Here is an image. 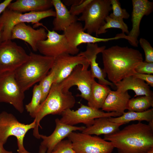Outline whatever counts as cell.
I'll use <instances>...</instances> for the list:
<instances>
[{
	"label": "cell",
	"instance_id": "1",
	"mask_svg": "<svg viewBox=\"0 0 153 153\" xmlns=\"http://www.w3.org/2000/svg\"><path fill=\"white\" fill-rule=\"evenodd\" d=\"M101 53L103 71L114 84L133 75L136 73V67L143 61L139 50L128 46H113L105 49Z\"/></svg>",
	"mask_w": 153,
	"mask_h": 153
},
{
	"label": "cell",
	"instance_id": "2",
	"mask_svg": "<svg viewBox=\"0 0 153 153\" xmlns=\"http://www.w3.org/2000/svg\"><path fill=\"white\" fill-rule=\"evenodd\" d=\"M103 139L111 143L118 153H144L153 149V127L139 122Z\"/></svg>",
	"mask_w": 153,
	"mask_h": 153
},
{
	"label": "cell",
	"instance_id": "3",
	"mask_svg": "<svg viewBox=\"0 0 153 153\" xmlns=\"http://www.w3.org/2000/svg\"><path fill=\"white\" fill-rule=\"evenodd\" d=\"M29 58L14 71L16 80L24 92L49 73L54 58L31 52Z\"/></svg>",
	"mask_w": 153,
	"mask_h": 153
},
{
	"label": "cell",
	"instance_id": "4",
	"mask_svg": "<svg viewBox=\"0 0 153 153\" xmlns=\"http://www.w3.org/2000/svg\"><path fill=\"white\" fill-rule=\"evenodd\" d=\"M75 103V98L71 92L63 91L58 83H54L48 95L41 103L36 113L33 135L37 139H40L39 127L41 126L40 122L44 117L50 114L61 115L65 110L73 107Z\"/></svg>",
	"mask_w": 153,
	"mask_h": 153
},
{
	"label": "cell",
	"instance_id": "5",
	"mask_svg": "<svg viewBox=\"0 0 153 153\" xmlns=\"http://www.w3.org/2000/svg\"><path fill=\"white\" fill-rule=\"evenodd\" d=\"M56 12L52 8L41 12H30L22 14L7 8L0 16V24L3 26L2 42L11 40L12 30L14 26L21 23H31L35 27L43 26L39 22L50 17H55Z\"/></svg>",
	"mask_w": 153,
	"mask_h": 153
},
{
	"label": "cell",
	"instance_id": "6",
	"mask_svg": "<svg viewBox=\"0 0 153 153\" xmlns=\"http://www.w3.org/2000/svg\"><path fill=\"white\" fill-rule=\"evenodd\" d=\"M112 10L110 0H92L78 20L84 21V30L91 35L97 33L105 22V19Z\"/></svg>",
	"mask_w": 153,
	"mask_h": 153
},
{
	"label": "cell",
	"instance_id": "7",
	"mask_svg": "<svg viewBox=\"0 0 153 153\" xmlns=\"http://www.w3.org/2000/svg\"><path fill=\"white\" fill-rule=\"evenodd\" d=\"M35 127L34 120L30 124H25L19 122L12 114L2 111L0 113V143L4 144L9 137L14 136L17 139L18 151L23 150L25 135Z\"/></svg>",
	"mask_w": 153,
	"mask_h": 153
},
{
	"label": "cell",
	"instance_id": "8",
	"mask_svg": "<svg viewBox=\"0 0 153 153\" xmlns=\"http://www.w3.org/2000/svg\"><path fill=\"white\" fill-rule=\"evenodd\" d=\"M24 98V92L16 80L14 71L0 72V102L11 104L22 113Z\"/></svg>",
	"mask_w": 153,
	"mask_h": 153
},
{
	"label": "cell",
	"instance_id": "9",
	"mask_svg": "<svg viewBox=\"0 0 153 153\" xmlns=\"http://www.w3.org/2000/svg\"><path fill=\"white\" fill-rule=\"evenodd\" d=\"M67 137L75 153H111L114 148L111 143L97 136L73 131Z\"/></svg>",
	"mask_w": 153,
	"mask_h": 153
},
{
	"label": "cell",
	"instance_id": "10",
	"mask_svg": "<svg viewBox=\"0 0 153 153\" xmlns=\"http://www.w3.org/2000/svg\"><path fill=\"white\" fill-rule=\"evenodd\" d=\"M61 115V117L60 120L62 123L72 126L82 123L87 127L93 124L95 119L103 117H115L122 115L114 112H105L99 109L81 104L80 107L77 110L68 109Z\"/></svg>",
	"mask_w": 153,
	"mask_h": 153
},
{
	"label": "cell",
	"instance_id": "11",
	"mask_svg": "<svg viewBox=\"0 0 153 153\" xmlns=\"http://www.w3.org/2000/svg\"><path fill=\"white\" fill-rule=\"evenodd\" d=\"M89 66L81 65L76 66L67 77L58 83L62 90L65 92H68L72 87L77 86V89L80 93L78 96L88 101L93 81L95 79L90 70H88Z\"/></svg>",
	"mask_w": 153,
	"mask_h": 153
},
{
	"label": "cell",
	"instance_id": "12",
	"mask_svg": "<svg viewBox=\"0 0 153 153\" xmlns=\"http://www.w3.org/2000/svg\"><path fill=\"white\" fill-rule=\"evenodd\" d=\"M45 28L48 31L47 38L39 41L37 44V50L42 55L55 58L65 53L73 55L78 54L79 48L72 47L63 34H59L53 30L51 31Z\"/></svg>",
	"mask_w": 153,
	"mask_h": 153
},
{
	"label": "cell",
	"instance_id": "13",
	"mask_svg": "<svg viewBox=\"0 0 153 153\" xmlns=\"http://www.w3.org/2000/svg\"><path fill=\"white\" fill-rule=\"evenodd\" d=\"M30 58L21 46L11 40L0 45V72L14 71Z\"/></svg>",
	"mask_w": 153,
	"mask_h": 153
},
{
	"label": "cell",
	"instance_id": "14",
	"mask_svg": "<svg viewBox=\"0 0 153 153\" xmlns=\"http://www.w3.org/2000/svg\"><path fill=\"white\" fill-rule=\"evenodd\" d=\"M79 65H90L84 57L78 54L73 55L65 53L54 58L50 70L54 73V83H59L64 80Z\"/></svg>",
	"mask_w": 153,
	"mask_h": 153
},
{
	"label": "cell",
	"instance_id": "15",
	"mask_svg": "<svg viewBox=\"0 0 153 153\" xmlns=\"http://www.w3.org/2000/svg\"><path fill=\"white\" fill-rule=\"evenodd\" d=\"M63 31V34L69 44L75 49L78 48V46L83 43H95L126 38L125 35L122 33L117 34L115 37L109 38L94 37L85 32L82 24L78 22L71 24Z\"/></svg>",
	"mask_w": 153,
	"mask_h": 153
},
{
	"label": "cell",
	"instance_id": "16",
	"mask_svg": "<svg viewBox=\"0 0 153 153\" xmlns=\"http://www.w3.org/2000/svg\"><path fill=\"white\" fill-rule=\"evenodd\" d=\"M133 10L131 20L132 28L127 36L128 42L131 45L137 47L138 38L140 33L139 27L141 20L145 15L152 12L153 9L152 2L148 0H132Z\"/></svg>",
	"mask_w": 153,
	"mask_h": 153
},
{
	"label": "cell",
	"instance_id": "17",
	"mask_svg": "<svg viewBox=\"0 0 153 153\" xmlns=\"http://www.w3.org/2000/svg\"><path fill=\"white\" fill-rule=\"evenodd\" d=\"M44 27L35 29L24 23H19L13 27L10 39H18L24 41L30 46L34 51L36 52L38 42L47 38V33Z\"/></svg>",
	"mask_w": 153,
	"mask_h": 153
},
{
	"label": "cell",
	"instance_id": "18",
	"mask_svg": "<svg viewBox=\"0 0 153 153\" xmlns=\"http://www.w3.org/2000/svg\"><path fill=\"white\" fill-rule=\"evenodd\" d=\"M105 48V46H99L97 43H88L87 44L86 50L80 52L78 54L84 57L89 62L92 75L94 78L98 79L99 83L113 87L115 86L114 84L105 79L106 74L96 62L97 54Z\"/></svg>",
	"mask_w": 153,
	"mask_h": 153
},
{
	"label": "cell",
	"instance_id": "19",
	"mask_svg": "<svg viewBox=\"0 0 153 153\" xmlns=\"http://www.w3.org/2000/svg\"><path fill=\"white\" fill-rule=\"evenodd\" d=\"M56 127L53 132L50 135L46 136L40 134V138L42 140L41 145L47 149L46 153H50L55 146L74 131H82L84 126H76L66 124L62 123L58 118L55 120Z\"/></svg>",
	"mask_w": 153,
	"mask_h": 153
},
{
	"label": "cell",
	"instance_id": "20",
	"mask_svg": "<svg viewBox=\"0 0 153 153\" xmlns=\"http://www.w3.org/2000/svg\"><path fill=\"white\" fill-rule=\"evenodd\" d=\"M131 97L128 91L124 92L110 90L101 108L107 112H116L122 115L127 109Z\"/></svg>",
	"mask_w": 153,
	"mask_h": 153
},
{
	"label": "cell",
	"instance_id": "21",
	"mask_svg": "<svg viewBox=\"0 0 153 153\" xmlns=\"http://www.w3.org/2000/svg\"><path fill=\"white\" fill-rule=\"evenodd\" d=\"M56 16L53 21V30L63 31L72 24L77 22V16L71 14L60 0H52Z\"/></svg>",
	"mask_w": 153,
	"mask_h": 153
},
{
	"label": "cell",
	"instance_id": "22",
	"mask_svg": "<svg viewBox=\"0 0 153 153\" xmlns=\"http://www.w3.org/2000/svg\"><path fill=\"white\" fill-rule=\"evenodd\" d=\"M116 90L126 92L129 90L134 91L135 97L141 95L153 96V93L150 86L144 81L133 75L126 77L114 84Z\"/></svg>",
	"mask_w": 153,
	"mask_h": 153
},
{
	"label": "cell",
	"instance_id": "23",
	"mask_svg": "<svg viewBox=\"0 0 153 153\" xmlns=\"http://www.w3.org/2000/svg\"><path fill=\"white\" fill-rule=\"evenodd\" d=\"M52 6V0H17L11 3L7 8L22 13L46 11Z\"/></svg>",
	"mask_w": 153,
	"mask_h": 153
},
{
	"label": "cell",
	"instance_id": "24",
	"mask_svg": "<svg viewBox=\"0 0 153 153\" xmlns=\"http://www.w3.org/2000/svg\"><path fill=\"white\" fill-rule=\"evenodd\" d=\"M124 124L111 122L109 120V117H101L95 119L93 124L89 127H86L82 133L97 136L103 134L110 135L118 131L120 127Z\"/></svg>",
	"mask_w": 153,
	"mask_h": 153
},
{
	"label": "cell",
	"instance_id": "25",
	"mask_svg": "<svg viewBox=\"0 0 153 153\" xmlns=\"http://www.w3.org/2000/svg\"><path fill=\"white\" fill-rule=\"evenodd\" d=\"M110 90L107 85L98 83L94 79L88 106L97 109L101 108Z\"/></svg>",
	"mask_w": 153,
	"mask_h": 153
},
{
	"label": "cell",
	"instance_id": "26",
	"mask_svg": "<svg viewBox=\"0 0 153 153\" xmlns=\"http://www.w3.org/2000/svg\"><path fill=\"white\" fill-rule=\"evenodd\" d=\"M109 120L115 123H123L124 124L135 121L139 122L145 121L149 123L153 122V109H149L143 112L128 111L124 112L120 116L109 117Z\"/></svg>",
	"mask_w": 153,
	"mask_h": 153
},
{
	"label": "cell",
	"instance_id": "27",
	"mask_svg": "<svg viewBox=\"0 0 153 153\" xmlns=\"http://www.w3.org/2000/svg\"><path fill=\"white\" fill-rule=\"evenodd\" d=\"M153 107V96H140L129 99L127 109L130 111L143 112Z\"/></svg>",
	"mask_w": 153,
	"mask_h": 153
},
{
	"label": "cell",
	"instance_id": "28",
	"mask_svg": "<svg viewBox=\"0 0 153 153\" xmlns=\"http://www.w3.org/2000/svg\"><path fill=\"white\" fill-rule=\"evenodd\" d=\"M105 22L98 31L97 36L107 32V29L115 28L120 29L122 33H126L128 34L129 31L127 25L124 22L123 20L117 19L109 15L107 16L105 19Z\"/></svg>",
	"mask_w": 153,
	"mask_h": 153
},
{
	"label": "cell",
	"instance_id": "29",
	"mask_svg": "<svg viewBox=\"0 0 153 153\" xmlns=\"http://www.w3.org/2000/svg\"><path fill=\"white\" fill-rule=\"evenodd\" d=\"M42 94L39 85L35 84L33 90L31 100L30 103L25 105V109L30 116L35 117L36 113L41 104Z\"/></svg>",
	"mask_w": 153,
	"mask_h": 153
},
{
	"label": "cell",
	"instance_id": "30",
	"mask_svg": "<svg viewBox=\"0 0 153 153\" xmlns=\"http://www.w3.org/2000/svg\"><path fill=\"white\" fill-rule=\"evenodd\" d=\"M54 73L50 71L48 74L40 82L39 85L42 94L41 103L46 99L54 82Z\"/></svg>",
	"mask_w": 153,
	"mask_h": 153
},
{
	"label": "cell",
	"instance_id": "31",
	"mask_svg": "<svg viewBox=\"0 0 153 153\" xmlns=\"http://www.w3.org/2000/svg\"><path fill=\"white\" fill-rule=\"evenodd\" d=\"M112 12L109 15L114 18L123 20L129 18V14L124 8H122L120 3L117 0H110Z\"/></svg>",
	"mask_w": 153,
	"mask_h": 153
},
{
	"label": "cell",
	"instance_id": "32",
	"mask_svg": "<svg viewBox=\"0 0 153 153\" xmlns=\"http://www.w3.org/2000/svg\"><path fill=\"white\" fill-rule=\"evenodd\" d=\"M50 153H75L73 149L71 141L63 140L54 147Z\"/></svg>",
	"mask_w": 153,
	"mask_h": 153
},
{
	"label": "cell",
	"instance_id": "33",
	"mask_svg": "<svg viewBox=\"0 0 153 153\" xmlns=\"http://www.w3.org/2000/svg\"><path fill=\"white\" fill-rule=\"evenodd\" d=\"M139 42L144 50L145 56V61L153 63V48L150 43L143 38H141Z\"/></svg>",
	"mask_w": 153,
	"mask_h": 153
},
{
	"label": "cell",
	"instance_id": "34",
	"mask_svg": "<svg viewBox=\"0 0 153 153\" xmlns=\"http://www.w3.org/2000/svg\"><path fill=\"white\" fill-rule=\"evenodd\" d=\"M135 70L136 72L139 73L152 74H153V63L143 61L136 67Z\"/></svg>",
	"mask_w": 153,
	"mask_h": 153
},
{
	"label": "cell",
	"instance_id": "35",
	"mask_svg": "<svg viewBox=\"0 0 153 153\" xmlns=\"http://www.w3.org/2000/svg\"><path fill=\"white\" fill-rule=\"evenodd\" d=\"M91 0H83L82 2L79 4L71 6L69 10V12L71 14L76 16L82 14Z\"/></svg>",
	"mask_w": 153,
	"mask_h": 153
},
{
	"label": "cell",
	"instance_id": "36",
	"mask_svg": "<svg viewBox=\"0 0 153 153\" xmlns=\"http://www.w3.org/2000/svg\"><path fill=\"white\" fill-rule=\"evenodd\" d=\"M135 77L144 81L149 86L153 87V75L152 74L140 73L136 72L133 75Z\"/></svg>",
	"mask_w": 153,
	"mask_h": 153
},
{
	"label": "cell",
	"instance_id": "37",
	"mask_svg": "<svg viewBox=\"0 0 153 153\" xmlns=\"http://www.w3.org/2000/svg\"><path fill=\"white\" fill-rule=\"evenodd\" d=\"M83 1V0H63L62 2L65 5L71 6L79 4Z\"/></svg>",
	"mask_w": 153,
	"mask_h": 153
},
{
	"label": "cell",
	"instance_id": "38",
	"mask_svg": "<svg viewBox=\"0 0 153 153\" xmlns=\"http://www.w3.org/2000/svg\"><path fill=\"white\" fill-rule=\"evenodd\" d=\"M12 1V0H5L0 3V14L7 7Z\"/></svg>",
	"mask_w": 153,
	"mask_h": 153
},
{
	"label": "cell",
	"instance_id": "39",
	"mask_svg": "<svg viewBox=\"0 0 153 153\" xmlns=\"http://www.w3.org/2000/svg\"><path fill=\"white\" fill-rule=\"evenodd\" d=\"M4 144L0 143V153H12L11 151H7L5 150L4 147Z\"/></svg>",
	"mask_w": 153,
	"mask_h": 153
},
{
	"label": "cell",
	"instance_id": "40",
	"mask_svg": "<svg viewBox=\"0 0 153 153\" xmlns=\"http://www.w3.org/2000/svg\"><path fill=\"white\" fill-rule=\"evenodd\" d=\"M46 148L42 145H40L39 148V153H46Z\"/></svg>",
	"mask_w": 153,
	"mask_h": 153
},
{
	"label": "cell",
	"instance_id": "41",
	"mask_svg": "<svg viewBox=\"0 0 153 153\" xmlns=\"http://www.w3.org/2000/svg\"><path fill=\"white\" fill-rule=\"evenodd\" d=\"M3 29L2 25L0 24V45L2 42V31Z\"/></svg>",
	"mask_w": 153,
	"mask_h": 153
},
{
	"label": "cell",
	"instance_id": "42",
	"mask_svg": "<svg viewBox=\"0 0 153 153\" xmlns=\"http://www.w3.org/2000/svg\"><path fill=\"white\" fill-rule=\"evenodd\" d=\"M18 153H32L28 151L25 149L22 150L18 151Z\"/></svg>",
	"mask_w": 153,
	"mask_h": 153
},
{
	"label": "cell",
	"instance_id": "43",
	"mask_svg": "<svg viewBox=\"0 0 153 153\" xmlns=\"http://www.w3.org/2000/svg\"><path fill=\"white\" fill-rule=\"evenodd\" d=\"M144 153H153V149L151 150L148 152Z\"/></svg>",
	"mask_w": 153,
	"mask_h": 153
}]
</instances>
